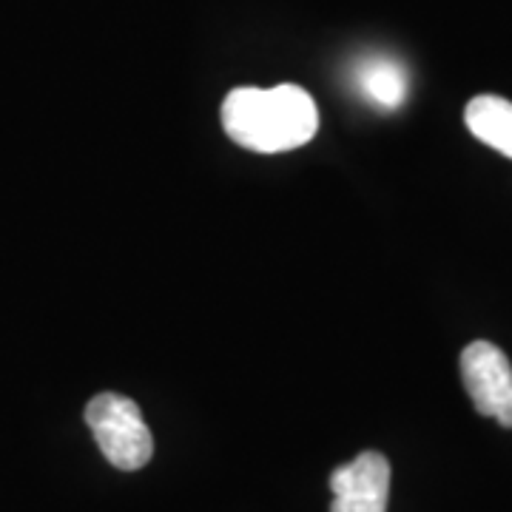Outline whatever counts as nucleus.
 Segmentation results:
<instances>
[{"label": "nucleus", "mask_w": 512, "mask_h": 512, "mask_svg": "<svg viewBox=\"0 0 512 512\" xmlns=\"http://www.w3.org/2000/svg\"><path fill=\"white\" fill-rule=\"evenodd\" d=\"M330 490V512H387L390 461L376 450H367L330 473Z\"/></svg>", "instance_id": "obj_4"}, {"label": "nucleus", "mask_w": 512, "mask_h": 512, "mask_svg": "<svg viewBox=\"0 0 512 512\" xmlns=\"http://www.w3.org/2000/svg\"><path fill=\"white\" fill-rule=\"evenodd\" d=\"M461 382L476 410L501 427H512V365L493 342H473L461 350Z\"/></svg>", "instance_id": "obj_3"}, {"label": "nucleus", "mask_w": 512, "mask_h": 512, "mask_svg": "<svg viewBox=\"0 0 512 512\" xmlns=\"http://www.w3.org/2000/svg\"><path fill=\"white\" fill-rule=\"evenodd\" d=\"M86 424L100 453L117 470L134 473L154 456V436L134 399L120 393H97L86 404Z\"/></svg>", "instance_id": "obj_2"}, {"label": "nucleus", "mask_w": 512, "mask_h": 512, "mask_svg": "<svg viewBox=\"0 0 512 512\" xmlns=\"http://www.w3.org/2000/svg\"><path fill=\"white\" fill-rule=\"evenodd\" d=\"M356 83L367 100L382 111L399 109L407 97V72L393 57H367L356 69Z\"/></svg>", "instance_id": "obj_6"}, {"label": "nucleus", "mask_w": 512, "mask_h": 512, "mask_svg": "<svg viewBox=\"0 0 512 512\" xmlns=\"http://www.w3.org/2000/svg\"><path fill=\"white\" fill-rule=\"evenodd\" d=\"M222 128L237 146L256 154H279L311 143L319 131V109L302 86L274 89L242 86L222 103Z\"/></svg>", "instance_id": "obj_1"}, {"label": "nucleus", "mask_w": 512, "mask_h": 512, "mask_svg": "<svg viewBox=\"0 0 512 512\" xmlns=\"http://www.w3.org/2000/svg\"><path fill=\"white\" fill-rule=\"evenodd\" d=\"M464 123L484 146L512 160V103L495 94H478L464 109Z\"/></svg>", "instance_id": "obj_5"}]
</instances>
